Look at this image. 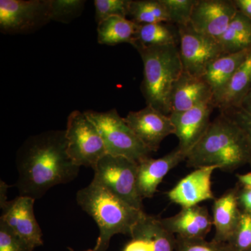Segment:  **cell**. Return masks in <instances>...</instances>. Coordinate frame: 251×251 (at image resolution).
<instances>
[{
    "mask_svg": "<svg viewBox=\"0 0 251 251\" xmlns=\"http://www.w3.org/2000/svg\"><path fill=\"white\" fill-rule=\"evenodd\" d=\"M138 24L122 16H114L99 23L97 40L102 45L115 46L128 43L131 44Z\"/></svg>",
    "mask_w": 251,
    "mask_h": 251,
    "instance_id": "7402d4cb",
    "label": "cell"
},
{
    "mask_svg": "<svg viewBox=\"0 0 251 251\" xmlns=\"http://www.w3.org/2000/svg\"><path fill=\"white\" fill-rule=\"evenodd\" d=\"M94 251V250H89V251Z\"/></svg>",
    "mask_w": 251,
    "mask_h": 251,
    "instance_id": "74e56055",
    "label": "cell"
},
{
    "mask_svg": "<svg viewBox=\"0 0 251 251\" xmlns=\"http://www.w3.org/2000/svg\"><path fill=\"white\" fill-rule=\"evenodd\" d=\"M175 251H232L227 243L212 240L207 242L205 239H187L176 237Z\"/></svg>",
    "mask_w": 251,
    "mask_h": 251,
    "instance_id": "f546056e",
    "label": "cell"
},
{
    "mask_svg": "<svg viewBox=\"0 0 251 251\" xmlns=\"http://www.w3.org/2000/svg\"><path fill=\"white\" fill-rule=\"evenodd\" d=\"M123 251H175L176 236L165 228L161 219L145 214L132 231Z\"/></svg>",
    "mask_w": 251,
    "mask_h": 251,
    "instance_id": "9a60e30c",
    "label": "cell"
},
{
    "mask_svg": "<svg viewBox=\"0 0 251 251\" xmlns=\"http://www.w3.org/2000/svg\"><path fill=\"white\" fill-rule=\"evenodd\" d=\"M214 108L211 99L186 111L172 112L169 115L174 125V135L179 140L177 148L186 156L205 133Z\"/></svg>",
    "mask_w": 251,
    "mask_h": 251,
    "instance_id": "4fadbf2b",
    "label": "cell"
},
{
    "mask_svg": "<svg viewBox=\"0 0 251 251\" xmlns=\"http://www.w3.org/2000/svg\"><path fill=\"white\" fill-rule=\"evenodd\" d=\"M216 170H219V167L196 168L167 193L168 199L181 207L198 205L204 201H214L216 198L211 188V177Z\"/></svg>",
    "mask_w": 251,
    "mask_h": 251,
    "instance_id": "5bb4252c",
    "label": "cell"
},
{
    "mask_svg": "<svg viewBox=\"0 0 251 251\" xmlns=\"http://www.w3.org/2000/svg\"><path fill=\"white\" fill-rule=\"evenodd\" d=\"M196 0H162L171 18V24L176 27L190 23L191 13Z\"/></svg>",
    "mask_w": 251,
    "mask_h": 251,
    "instance_id": "f1b7e54d",
    "label": "cell"
},
{
    "mask_svg": "<svg viewBox=\"0 0 251 251\" xmlns=\"http://www.w3.org/2000/svg\"><path fill=\"white\" fill-rule=\"evenodd\" d=\"M138 166V163L126 157L106 154L93 168V179L130 206L144 211L137 186Z\"/></svg>",
    "mask_w": 251,
    "mask_h": 251,
    "instance_id": "52a82bcc",
    "label": "cell"
},
{
    "mask_svg": "<svg viewBox=\"0 0 251 251\" xmlns=\"http://www.w3.org/2000/svg\"><path fill=\"white\" fill-rule=\"evenodd\" d=\"M124 119L137 138L151 152L158 151L163 140L175 134L174 125L169 115L151 105H147L138 111L130 112Z\"/></svg>",
    "mask_w": 251,
    "mask_h": 251,
    "instance_id": "30bf717a",
    "label": "cell"
},
{
    "mask_svg": "<svg viewBox=\"0 0 251 251\" xmlns=\"http://www.w3.org/2000/svg\"><path fill=\"white\" fill-rule=\"evenodd\" d=\"M251 88V48L245 60L238 68L226 87L213 97L215 108L219 111L235 105Z\"/></svg>",
    "mask_w": 251,
    "mask_h": 251,
    "instance_id": "ffe728a7",
    "label": "cell"
},
{
    "mask_svg": "<svg viewBox=\"0 0 251 251\" xmlns=\"http://www.w3.org/2000/svg\"><path fill=\"white\" fill-rule=\"evenodd\" d=\"M220 113L230 120L242 133L249 149L251 167V88L235 105Z\"/></svg>",
    "mask_w": 251,
    "mask_h": 251,
    "instance_id": "d4e9b609",
    "label": "cell"
},
{
    "mask_svg": "<svg viewBox=\"0 0 251 251\" xmlns=\"http://www.w3.org/2000/svg\"><path fill=\"white\" fill-rule=\"evenodd\" d=\"M161 221L167 230L183 239H205L213 227L212 217L207 208L199 204L181 207L177 214Z\"/></svg>",
    "mask_w": 251,
    "mask_h": 251,
    "instance_id": "e0dca14e",
    "label": "cell"
},
{
    "mask_svg": "<svg viewBox=\"0 0 251 251\" xmlns=\"http://www.w3.org/2000/svg\"><path fill=\"white\" fill-rule=\"evenodd\" d=\"M84 0H50L51 21L69 23L79 17L85 8Z\"/></svg>",
    "mask_w": 251,
    "mask_h": 251,
    "instance_id": "484cf974",
    "label": "cell"
},
{
    "mask_svg": "<svg viewBox=\"0 0 251 251\" xmlns=\"http://www.w3.org/2000/svg\"><path fill=\"white\" fill-rule=\"evenodd\" d=\"M179 32L171 27L170 23L138 25L134 39L130 45L159 46L178 45Z\"/></svg>",
    "mask_w": 251,
    "mask_h": 251,
    "instance_id": "603a6c76",
    "label": "cell"
},
{
    "mask_svg": "<svg viewBox=\"0 0 251 251\" xmlns=\"http://www.w3.org/2000/svg\"><path fill=\"white\" fill-rule=\"evenodd\" d=\"M36 200L19 196L1 205L0 221L35 249L44 244L43 233L34 212Z\"/></svg>",
    "mask_w": 251,
    "mask_h": 251,
    "instance_id": "8fae6325",
    "label": "cell"
},
{
    "mask_svg": "<svg viewBox=\"0 0 251 251\" xmlns=\"http://www.w3.org/2000/svg\"><path fill=\"white\" fill-rule=\"evenodd\" d=\"M237 11L251 19V0H234Z\"/></svg>",
    "mask_w": 251,
    "mask_h": 251,
    "instance_id": "e575fe53",
    "label": "cell"
},
{
    "mask_svg": "<svg viewBox=\"0 0 251 251\" xmlns=\"http://www.w3.org/2000/svg\"><path fill=\"white\" fill-rule=\"evenodd\" d=\"M34 249L0 221V251H32Z\"/></svg>",
    "mask_w": 251,
    "mask_h": 251,
    "instance_id": "1f68e13d",
    "label": "cell"
},
{
    "mask_svg": "<svg viewBox=\"0 0 251 251\" xmlns=\"http://www.w3.org/2000/svg\"><path fill=\"white\" fill-rule=\"evenodd\" d=\"M65 130H48L29 137L18 150L15 186L20 196L41 199L51 188L77 177L80 167L67 151Z\"/></svg>",
    "mask_w": 251,
    "mask_h": 251,
    "instance_id": "6da1fadb",
    "label": "cell"
},
{
    "mask_svg": "<svg viewBox=\"0 0 251 251\" xmlns=\"http://www.w3.org/2000/svg\"><path fill=\"white\" fill-rule=\"evenodd\" d=\"M250 161L249 149L239 128L220 113L211 121L201 139L186 156V166L196 168L217 166L233 172Z\"/></svg>",
    "mask_w": 251,
    "mask_h": 251,
    "instance_id": "3957f363",
    "label": "cell"
},
{
    "mask_svg": "<svg viewBox=\"0 0 251 251\" xmlns=\"http://www.w3.org/2000/svg\"><path fill=\"white\" fill-rule=\"evenodd\" d=\"M177 27L179 37V55L184 72L202 77L206 68L225 52L214 38L198 32L191 25Z\"/></svg>",
    "mask_w": 251,
    "mask_h": 251,
    "instance_id": "9c48e42d",
    "label": "cell"
},
{
    "mask_svg": "<svg viewBox=\"0 0 251 251\" xmlns=\"http://www.w3.org/2000/svg\"><path fill=\"white\" fill-rule=\"evenodd\" d=\"M84 113L98 129L108 154L126 157L137 163L151 157L152 152L137 138L116 109L107 112L87 110Z\"/></svg>",
    "mask_w": 251,
    "mask_h": 251,
    "instance_id": "5b68a950",
    "label": "cell"
},
{
    "mask_svg": "<svg viewBox=\"0 0 251 251\" xmlns=\"http://www.w3.org/2000/svg\"><path fill=\"white\" fill-rule=\"evenodd\" d=\"M65 132L68 155L77 166L93 169L108 154L101 135L84 112L74 110L69 114Z\"/></svg>",
    "mask_w": 251,
    "mask_h": 251,
    "instance_id": "8992f818",
    "label": "cell"
},
{
    "mask_svg": "<svg viewBox=\"0 0 251 251\" xmlns=\"http://www.w3.org/2000/svg\"><path fill=\"white\" fill-rule=\"evenodd\" d=\"M129 16L138 25L170 23L171 18L162 0H131Z\"/></svg>",
    "mask_w": 251,
    "mask_h": 251,
    "instance_id": "cb8c5ba5",
    "label": "cell"
},
{
    "mask_svg": "<svg viewBox=\"0 0 251 251\" xmlns=\"http://www.w3.org/2000/svg\"><path fill=\"white\" fill-rule=\"evenodd\" d=\"M133 47L143 62L141 91L147 105L166 115L171 113V97L175 82L184 72L177 45Z\"/></svg>",
    "mask_w": 251,
    "mask_h": 251,
    "instance_id": "277c9868",
    "label": "cell"
},
{
    "mask_svg": "<svg viewBox=\"0 0 251 251\" xmlns=\"http://www.w3.org/2000/svg\"><path fill=\"white\" fill-rule=\"evenodd\" d=\"M214 94L202 77L183 72L172 90V112H181L213 99Z\"/></svg>",
    "mask_w": 251,
    "mask_h": 251,
    "instance_id": "ac0fdd59",
    "label": "cell"
},
{
    "mask_svg": "<svg viewBox=\"0 0 251 251\" xmlns=\"http://www.w3.org/2000/svg\"><path fill=\"white\" fill-rule=\"evenodd\" d=\"M237 201L242 212L251 214V188L244 187L237 183Z\"/></svg>",
    "mask_w": 251,
    "mask_h": 251,
    "instance_id": "836d02e7",
    "label": "cell"
},
{
    "mask_svg": "<svg viewBox=\"0 0 251 251\" xmlns=\"http://www.w3.org/2000/svg\"><path fill=\"white\" fill-rule=\"evenodd\" d=\"M227 244L232 251H251V214L242 211L237 227Z\"/></svg>",
    "mask_w": 251,
    "mask_h": 251,
    "instance_id": "83f0119b",
    "label": "cell"
},
{
    "mask_svg": "<svg viewBox=\"0 0 251 251\" xmlns=\"http://www.w3.org/2000/svg\"><path fill=\"white\" fill-rule=\"evenodd\" d=\"M237 183L244 187L251 188V173L237 175Z\"/></svg>",
    "mask_w": 251,
    "mask_h": 251,
    "instance_id": "d590c367",
    "label": "cell"
},
{
    "mask_svg": "<svg viewBox=\"0 0 251 251\" xmlns=\"http://www.w3.org/2000/svg\"><path fill=\"white\" fill-rule=\"evenodd\" d=\"M186 156L176 147L171 152L161 158H150L138 163L137 186L140 197L151 198L154 196L158 186L173 168L186 161Z\"/></svg>",
    "mask_w": 251,
    "mask_h": 251,
    "instance_id": "2e32d148",
    "label": "cell"
},
{
    "mask_svg": "<svg viewBox=\"0 0 251 251\" xmlns=\"http://www.w3.org/2000/svg\"><path fill=\"white\" fill-rule=\"evenodd\" d=\"M131 0H95V19L97 24L114 16H129Z\"/></svg>",
    "mask_w": 251,
    "mask_h": 251,
    "instance_id": "4316f807",
    "label": "cell"
},
{
    "mask_svg": "<svg viewBox=\"0 0 251 251\" xmlns=\"http://www.w3.org/2000/svg\"><path fill=\"white\" fill-rule=\"evenodd\" d=\"M241 213L235 186L216 198L213 203L211 216L213 226L215 228V234L212 240L221 243L228 242L237 227Z\"/></svg>",
    "mask_w": 251,
    "mask_h": 251,
    "instance_id": "d6986e66",
    "label": "cell"
},
{
    "mask_svg": "<svg viewBox=\"0 0 251 251\" xmlns=\"http://www.w3.org/2000/svg\"><path fill=\"white\" fill-rule=\"evenodd\" d=\"M76 202L94 220L99 235L94 251H106L113 236L130 235L145 215L113 194L103 185L92 179L88 186L77 192Z\"/></svg>",
    "mask_w": 251,
    "mask_h": 251,
    "instance_id": "7a4b0ae2",
    "label": "cell"
},
{
    "mask_svg": "<svg viewBox=\"0 0 251 251\" xmlns=\"http://www.w3.org/2000/svg\"><path fill=\"white\" fill-rule=\"evenodd\" d=\"M237 12L232 0H196L190 25L198 32L218 40Z\"/></svg>",
    "mask_w": 251,
    "mask_h": 251,
    "instance_id": "7c38bea8",
    "label": "cell"
},
{
    "mask_svg": "<svg viewBox=\"0 0 251 251\" xmlns=\"http://www.w3.org/2000/svg\"><path fill=\"white\" fill-rule=\"evenodd\" d=\"M250 49L251 48L236 53L224 54L208 66L202 78L211 87L214 97L226 87L245 60Z\"/></svg>",
    "mask_w": 251,
    "mask_h": 251,
    "instance_id": "44dd1931",
    "label": "cell"
},
{
    "mask_svg": "<svg viewBox=\"0 0 251 251\" xmlns=\"http://www.w3.org/2000/svg\"><path fill=\"white\" fill-rule=\"evenodd\" d=\"M229 26L241 35L251 40V19L240 11H237Z\"/></svg>",
    "mask_w": 251,
    "mask_h": 251,
    "instance_id": "d6a6232c",
    "label": "cell"
},
{
    "mask_svg": "<svg viewBox=\"0 0 251 251\" xmlns=\"http://www.w3.org/2000/svg\"><path fill=\"white\" fill-rule=\"evenodd\" d=\"M9 188V186L6 184L4 181H1V196H0V206L3 205L6 202H7V190Z\"/></svg>",
    "mask_w": 251,
    "mask_h": 251,
    "instance_id": "8d00e7d4",
    "label": "cell"
},
{
    "mask_svg": "<svg viewBox=\"0 0 251 251\" xmlns=\"http://www.w3.org/2000/svg\"><path fill=\"white\" fill-rule=\"evenodd\" d=\"M217 41L226 54L236 53L251 48V40L229 26Z\"/></svg>",
    "mask_w": 251,
    "mask_h": 251,
    "instance_id": "4dcf8cb0",
    "label": "cell"
},
{
    "mask_svg": "<svg viewBox=\"0 0 251 251\" xmlns=\"http://www.w3.org/2000/svg\"><path fill=\"white\" fill-rule=\"evenodd\" d=\"M50 21V0L0 1V30L4 34H27Z\"/></svg>",
    "mask_w": 251,
    "mask_h": 251,
    "instance_id": "ba28073f",
    "label": "cell"
}]
</instances>
